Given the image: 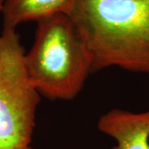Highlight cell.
Masks as SVG:
<instances>
[{"mask_svg":"<svg viewBox=\"0 0 149 149\" xmlns=\"http://www.w3.org/2000/svg\"><path fill=\"white\" fill-rule=\"evenodd\" d=\"M68 16L91 54L92 72L149 74V0H75Z\"/></svg>","mask_w":149,"mask_h":149,"instance_id":"1","label":"cell"},{"mask_svg":"<svg viewBox=\"0 0 149 149\" xmlns=\"http://www.w3.org/2000/svg\"><path fill=\"white\" fill-rule=\"evenodd\" d=\"M34 42L25 61L30 80L41 95L74 99L92 72L89 49L66 14L37 22Z\"/></svg>","mask_w":149,"mask_h":149,"instance_id":"2","label":"cell"},{"mask_svg":"<svg viewBox=\"0 0 149 149\" xmlns=\"http://www.w3.org/2000/svg\"><path fill=\"white\" fill-rule=\"evenodd\" d=\"M17 29L0 32V149H32L41 95L27 72Z\"/></svg>","mask_w":149,"mask_h":149,"instance_id":"3","label":"cell"},{"mask_svg":"<svg viewBox=\"0 0 149 149\" xmlns=\"http://www.w3.org/2000/svg\"><path fill=\"white\" fill-rule=\"evenodd\" d=\"M98 128L116 141L110 149H149V109H112L100 117Z\"/></svg>","mask_w":149,"mask_h":149,"instance_id":"4","label":"cell"},{"mask_svg":"<svg viewBox=\"0 0 149 149\" xmlns=\"http://www.w3.org/2000/svg\"><path fill=\"white\" fill-rule=\"evenodd\" d=\"M75 0H4L3 28L17 29L22 22H39L57 14L69 15Z\"/></svg>","mask_w":149,"mask_h":149,"instance_id":"5","label":"cell"},{"mask_svg":"<svg viewBox=\"0 0 149 149\" xmlns=\"http://www.w3.org/2000/svg\"><path fill=\"white\" fill-rule=\"evenodd\" d=\"M3 2H4V0H0V13H1V11H2V8H3Z\"/></svg>","mask_w":149,"mask_h":149,"instance_id":"6","label":"cell"}]
</instances>
